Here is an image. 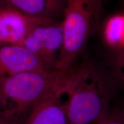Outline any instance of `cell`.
<instances>
[{
	"label": "cell",
	"instance_id": "cell-1",
	"mask_svg": "<svg viewBox=\"0 0 124 124\" xmlns=\"http://www.w3.org/2000/svg\"><path fill=\"white\" fill-rule=\"evenodd\" d=\"M69 71H31L1 78V116L23 124L36 103L59 87Z\"/></svg>",
	"mask_w": 124,
	"mask_h": 124
},
{
	"label": "cell",
	"instance_id": "cell-2",
	"mask_svg": "<svg viewBox=\"0 0 124 124\" xmlns=\"http://www.w3.org/2000/svg\"><path fill=\"white\" fill-rule=\"evenodd\" d=\"M65 102L67 124H94L108 113V95L90 67H72Z\"/></svg>",
	"mask_w": 124,
	"mask_h": 124
},
{
	"label": "cell",
	"instance_id": "cell-3",
	"mask_svg": "<svg viewBox=\"0 0 124 124\" xmlns=\"http://www.w3.org/2000/svg\"><path fill=\"white\" fill-rule=\"evenodd\" d=\"M94 9L93 0H66L62 21L63 45L54 70L66 72L74 67L89 40Z\"/></svg>",
	"mask_w": 124,
	"mask_h": 124
},
{
	"label": "cell",
	"instance_id": "cell-4",
	"mask_svg": "<svg viewBox=\"0 0 124 124\" xmlns=\"http://www.w3.org/2000/svg\"><path fill=\"white\" fill-rule=\"evenodd\" d=\"M63 41L62 22L50 20L34 27L19 45L38 56L49 69L54 70Z\"/></svg>",
	"mask_w": 124,
	"mask_h": 124
},
{
	"label": "cell",
	"instance_id": "cell-5",
	"mask_svg": "<svg viewBox=\"0 0 124 124\" xmlns=\"http://www.w3.org/2000/svg\"><path fill=\"white\" fill-rule=\"evenodd\" d=\"M49 69L38 56L19 44L0 46V78Z\"/></svg>",
	"mask_w": 124,
	"mask_h": 124
},
{
	"label": "cell",
	"instance_id": "cell-6",
	"mask_svg": "<svg viewBox=\"0 0 124 124\" xmlns=\"http://www.w3.org/2000/svg\"><path fill=\"white\" fill-rule=\"evenodd\" d=\"M70 78L59 87L43 98L32 108L23 124H67L65 102L62 98L66 93Z\"/></svg>",
	"mask_w": 124,
	"mask_h": 124
},
{
	"label": "cell",
	"instance_id": "cell-7",
	"mask_svg": "<svg viewBox=\"0 0 124 124\" xmlns=\"http://www.w3.org/2000/svg\"><path fill=\"white\" fill-rule=\"evenodd\" d=\"M50 20L32 17L4 5L0 20L2 45L20 44L34 27Z\"/></svg>",
	"mask_w": 124,
	"mask_h": 124
},
{
	"label": "cell",
	"instance_id": "cell-8",
	"mask_svg": "<svg viewBox=\"0 0 124 124\" xmlns=\"http://www.w3.org/2000/svg\"><path fill=\"white\" fill-rule=\"evenodd\" d=\"M6 7L32 17L53 19L64 12L66 0H0Z\"/></svg>",
	"mask_w": 124,
	"mask_h": 124
},
{
	"label": "cell",
	"instance_id": "cell-9",
	"mask_svg": "<svg viewBox=\"0 0 124 124\" xmlns=\"http://www.w3.org/2000/svg\"><path fill=\"white\" fill-rule=\"evenodd\" d=\"M106 37L116 47H124V16H116L110 20L106 28Z\"/></svg>",
	"mask_w": 124,
	"mask_h": 124
},
{
	"label": "cell",
	"instance_id": "cell-10",
	"mask_svg": "<svg viewBox=\"0 0 124 124\" xmlns=\"http://www.w3.org/2000/svg\"><path fill=\"white\" fill-rule=\"evenodd\" d=\"M116 75L124 89V47H116L113 52Z\"/></svg>",
	"mask_w": 124,
	"mask_h": 124
},
{
	"label": "cell",
	"instance_id": "cell-11",
	"mask_svg": "<svg viewBox=\"0 0 124 124\" xmlns=\"http://www.w3.org/2000/svg\"><path fill=\"white\" fill-rule=\"evenodd\" d=\"M94 124H123L120 110L108 112L101 119Z\"/></svg>",
	"mask_w": 124,
	"mask_h": 124
},
{
	"label": "cell",
	"instance_id": "cell-12",
	"mask_svg": "<svg viewBox=\"0 0 124 124\" xmlns=\"http://www.w3.org/2000/svg\"><path fill=\"white\" fill-rule=\"evenodd\" d=\"M0 124H21L18 122L8 120L7 118L0 116Z\"/></svg>",
	"mask_w": 124,
	"mask_h": 124
},
{
	"label": "cell",
	"instance_id": "cell-13",
	"mask_svg": "<svg viewBox=\"0 0 124 124\" xmlns=\"http://www.w3.org/2000/svg\"><path fill=\"white\" fill-rule=\"evenodd\" d=\"M4 5L2 4V2L0 1V20H1V13H2L3 8H4ZM2 46V41H1V34H0V46Z\"/></svg>",
	"mask_w": 124,
	"mask_h": 124
},
{
	"label": "cell",
	"instance_id": "cell-14",
	"mask_svg": "<svg viewBox=\"0 0 124 124\" xmlns=\"http://www.w3.org/2000/svg\"><path fill=\"white\" fill-rule=\"evenodd\" d=\"M120 115L121 117L122 122H123V124H124V101L123 103V106H122V108L121 110H120Z\"/></svg>",
	"mask_w": 124,
	"mask_h": 124
},
{
	"label": "cell",
	"instance_id": "cell-15",
	"mask_svg": "<svg viewBox=\"0 0 124 124\" xmlns=\"http://www.w3.org/2000/svg\"><path fill=\"white\" fill-rule=\"evenodd\" d=\"M0 86H1V78H0ZM1 114V87H0V116Z\"/></svg>",
	"mask_w": 124,
	"mask_h": 124
}]
</instances>
